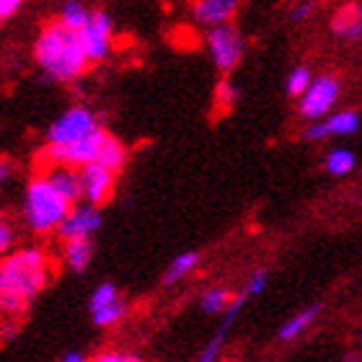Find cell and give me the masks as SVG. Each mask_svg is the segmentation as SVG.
Instances as JSON below:
<instances>
[{
    "label": "cell",
    "instance_id": "cell-1",
    "mask_svg": "<svg viewBox=\"0 0 362 362\" xmlns=\"http://www.w3.org/2000/svg\"><path fill=\"white\" fill-rule=\"evenodd\" d=\"M106 129L98 114L86 104H73L47 127L42 163H70L86 166L96 160L98 145L104 140Z\"/></svg>",
    "mask_w": 362,
    "mask_h": 362
},
{
    "label": "cell",
    "instance_id": "cell-2",
    "mask_svg": "<svg viewBox=\"0 0 362 362\" xmlns=\"http://www.w3.org/2000/svg\"><path fill=\"white\" fill-rule=\"evenodd\" d=\"M54 277V262L39 246H21L0 259V316H23Z\"/></svg>",
    "mask_w": 362,
    "mask_h": 362
},
{
    "label": "cell",
    "instance_id": "cell-3",
    "mask_svg": "<svg viewBox=\"0 0 362 362\" xmlns=\"http://www.w3.org/2000/svg\"><path fill=\"white\" fill-rule=\"evenodd\" d=\"M34 65L52 83H76L88 73L93 62L88 60L81 31L68 29L62 21H49L39 29L34 39Z\"/></svg>",
    "mask_w": 362,
    "mask_h": 362
},
{
    "label": "cell",
    "instance_id": "cell-4",
    "mask_svg": "<svg viewBox=\"0 0 362 362\" xmlns=\"http://www.w3.org/2000/svg\"><path fill=\"white\" fill-rule=\"evenodd\" d=\"M65 192L54 184L49 176L42 171L26 184L21 199V220L34 235H52L60 230L62 220L68 218L70 207H73Z\"/></svg>",
    "mask_w": 362,
    "mask_h": 362
},
{
    "label": "cell",
    "instance_id": "cell-5",
    "mask_svg": "<svg viewBox=\"0 0 362 362\" xmlns=\"http://www.w3.org/2000/svg\"><path fill=\"white\" fill-rule=\"evenodd\" d=\"M204 42H207L210 60L215 62V68L220 73H230V70L238 68V62L243 60V52H246L243 34L235 29L233 23H223V26L207 29V39Z\"/></svg>",
    "mask_w": 362,
    "mask_h": 362
},
{
    "label": "cell",
    "instance_id": "cell-6",
    "mask_svg": "<svg viewBox=\"0 0 362 362\" xmlns=\"http://www.w3.org/2000/svg\"><path fill=\"white\" fill-rule=\"evenodd\" d=\"M88 316L96 329H114L127 318V300L114 282H101L88 298Z\"/></svg>",
    "mask_w": 362,
    "mask_h": 362
},
{
    "label": "cell",
    "instance_id": "cell-7",
    "mask_svg": "<svg viewBox=\"0 0 362 362\" xmlns=\"http://www.w3.org/2000/svg\"><path fill=\"white\" fill-rule=\"evenodd\" d=\"M339 93H341V88L337 78H332V76L313 78V83L308 86V90L298 98V101H300V114L310 122L324 119L326 114L334 109V104L339 101Z\"/></svg>",
    "mask_w": 362,
    "mask_h": 362
},
{
    "label": "cell",
    "instance_id": "cell-8",
    "mask_svg": "<svg viewBox=\"0 0 362 362\" xmlns=\"http://www.w3.org/2000/svg\"><path fill=\"white\" fill-rule=\"evenodd\" d=\"M81 39H83L86 54L88 60L96 65V62H104L114 49V21L112 16L104 13V11H93L86 23L81 29Z\"/></svg>",
    "mask_w": 362,
    "mask_h": 362
},
{
    "label": "cell",
    "instance_id": "cell-9",
    "mask_svg": "<svg viewBox=\"0 0 362 362\" xmlns=\"http://www.w3.org/2000/svg\"><path fill=\"white\" fill-rule=\"evenodd\" d=\"M117 174L109 166H101L96 160H90L86 166H81V181H83V202L104 207L112 202L114 192H117Z\"/></svg>",
    "mask_w": 362,
    "mask_h": 362
},
{
    "label": "cell",
    "instance_id": "cell-10",
    "mask_svg": "<svg viewBox=\"0 0 362 362\" xmlns=\"http://www.w3.org/2000/svg\"><path fill=\"white\" fill-rule=\"evenodd\" d=\"M101 226H104L101 207L81 199V202H76L70 207L68 218L62 220L57 235H60L62 241H65V238H93V235L101 230Z\"/></svg>",
    "mask_w": 362,
    "mask_h": 362
},
{
    "label": "cell",
    "instance_id": "cell-11",
    "mask_svg": "<svg viewBox=\"0 0 362 362\" xmlns=\"http://www.w3.org/2000/svg\"><path fill=\"white\" fill-rule=\"evenodd\" d=\"M360 129V117L355 112H329L324 119H316L305 132L308 140H329V137H349Z\"/></svg>",
    "mask_w": 362,
    "mask_h": 362
},
{
    "label": "cell",
    "instance_id": "cell-12",
    "mask_svg": "<svg viewBox=\"0 0 362 362\" xmlns=\"http://www.w3.org/2000/svg\"><path fill=\"white\" fill-rule=\"evenodd\" d=\"M238 13V0H194L192 16L199 26H223L230 23Z\"/></svg>",
    "mask_w": 362,
    "mask_h": 362
},
{
    "label": "cell",
    "instance_id": "cell-13",
    "mask_svg": "<svg viewBox=\"0 0 362 362\" xmlns=\"http://www.w3.org/2000/svg\"><path fill=\"white\" fill-rule=\"evenodd\" d=\"M42 171H45L73 202H81V199H83V181H81V168L78 166H70V163H45Z\"/></svg>",
    "mask_w": 362,
    "mask_h": 362
},
{
    "label": "cell",
    "instance_id": "cell-14",
    "mask_svg": "<svg viewBox=\"0 0 362 362\" xmlns=\"http://www.w3.org/2000/svg\"><path fill=\"white\" fill-rule=\"evenodd\" d=\"M93 262V238H65L62 241V264L70 272L83 274Z\"/></svg>",
    "mask_w": 362,
    "mask_h": 362
},
{
    "label": "cell",
    "instance_id": "cell-15",
    "mask_svg": "<svg viewBox=\"0 0 362 362\" xmlns=\"http://www.w3.org/2000/svg\"><path fill=\"white\" fill-rule=\"evenodd\" d=\"M332 29L341 39H360L362 37V8L349 3L334 13Z\"/></svg>",
    "mask_w": 362,
    "mask_h": 362
},
{
    "label": "cell",
    "instance_id": "cell-16",
    "mask_svg": "<svg viewBox=\"0 0 362 362\" xmlns=\"http://www.w3.org/2000/svg\"><path fill=\"white\" fill-rule=\"evenodd\" d=\"M96 163L114 168V171H122L124 163H127V145L122 143L119 137H114L112 132H106L104 140H101V145H98Z\"/></svg>",
    "mask_w": 362,
    "mask_h": 362
},
{
    "label": "cell",
    "instance_id": "cell-17",
    "mask_svg": "<svg viewBox=\"0 0 362 362\" xmlns=\"http://www.w3.org/2000/svg\"><path fill=\"white\" fill-rule=\"evenodd\" d=\"M197 267H199V254H197V251H184V254H179V257L166 267L160 282H163L166 287L179 285V282H184V279L189 277V274H194Z\"/></svg>",
    "mask_w": 362,
    "mask_h": 362
},
{
    "label": "cell",
    "instance_id": "cell-18",
    "mask_svg": "<svg viewBox=\"0 0 362 362\" xmlns=\"http://www.w3.org/2000/svg\"><path fill=\"white\" fill-rule=\"evenodd\" d=\"M316 316H318V305L303 308L300 313H295L290 321H285V324L279 326V339L293 341V339H298V337H303V334L310 329V324H313V318H316Z\"/></svg>",
    "mask_w": 362,
    "mask_h": 362
},
{
    "label": "cell",
    "instance_id": "cell-19",
    "mask_svg": "<svg viewBox=\"0 0 362 362\" xmlns=\"http://www.w3.org/2000/svg\"><path fill=\"white\" fill-rule=\"evenodd\" d=\"M235 295L226 287H207L199 298V308L207 313V316H223L228 308H230V303H233Z\"/></svg>",
    "mask_w": 362,
    "mask_h": 362
},
{
    "label": "cell",
    "instance_id": "cell-20",
    "mask_svg": "<svg viewBox=\"0 0 362 362\" xmlns=\"http://www.w3.org/2000/svg\"><path fill=\"white\" fill-rule=\"evenodd\" d=\"M90 13H93V11H88L81 0H65V3H62V8H60V13H57V21H62L68 29L81 31L86 23H88Z\"/></svg>",
    "mask_w": 362,
    "mask_h": 362
},
{
    "label": "cell",
    "instance_id": "cell-21",
    "mask_svg": "<svg viewBox=\"0 0 362 362\" xmlns=\"http://www.w3.org/2000/svg\"><path fill=\"white\" fill-rule=\"evenodd\" d=\"M326 171L332 176H347L355 171V153L349 151V148H334V151L326 153Z\"/></svg>",
    "mask_w": 362,
    "mask_h": 362
},
{
    "label": "cell",
    "instance_id": "cell-22",
    "mask_svg": "<svg viewBox=\"0 0 362 362\" xmlns=\"http://www.w3.org/2000/svg\"><path fill=\"white\" fill-rule=\"evenodd\" d=\"M313 83V76H310L308 68H295L290 76H287V93L293 98H300L305 90H308V86Z\"/></svg>",
    "mask_w": 362,
    "mask_h": 362
},
{
    "label": "cell",
    "instance_id": "cell-23",
    "mask_svg": "<svg viewBox=\"0 0 362 362\" xmlns=\"http://www.w3.org/2000/svg\"><path fill=\"white\" fill-rule=\"evenodd\" d=\"M235 101H238V88L230 81H220L218 88H215V106L220 112H230Z\"/></svg>",
    "mask_w": 362,
    "mask_h": 362
},
{
    "label": "cell",
    "instance_id": "cell-24",
    "mask_svg": "<svg viewBox=\"0 0 362 362\" xmlns=\"http://www.w3.org/2000/svg\"><path fill=\"white\" fill-rule=\"evenodd\" d=\"M16 249V226L0 212V259Z\"/></svg>",
    "mask_w": 362,
    "mask_h": 362
},
{
    "label": "cell",
    "instance_id": "cell-25",
    "mask_svg": "<svg viewBox=\"0 0 362 362\" xmlns=\"http://www.w3.org/2000/svg\"><path fill=\"white\" fill-rule=\"evenodd\" d=\"M21 332V316H0V344L11 341Z\"/></svg>",
    "mask_w": 362,
    "mask_h": 362
},
{
    "label": "cell",
    "instance_id": "cell-26",
    "mask_svg": "<svg viewBox=\"0 0 362 362\" xmlns=\"http://www.w3.org/2000/svg\"><path fill=\"white\" fill-rule=\"evenodd\" d=\"M93 360L96 362H137L140 355L127 352V349H101V352H96Z\"/></svg>",
    "mask_w": 362,
    "mask_h": 362
},
{
    "label": "cell",
    "instance_id": "cell-27",
    "mask_svg": "<svg viewBox=\"0 0 362 362\" xmlns=\"http://www.w3.org/2000/svg\"><path fill=\"white\" fill-rule=\"evenodd\" d=\"M264 287H267V272H254V274H251L249 277V282H246V287H243V290H246V293L251 295V298H254V295H262L264 293Z\"/></svg>",
    "mask_w": 362,
    "mask_h": 362
},
{
    "label": "cell",
    "instance_id": "cell-28",
    "mask_svg": "<svg viewBox=\"0 0 362 362\" xmlns=\"http://www.w3.org/2000/svg\"><path fill=\"white\" fill-rule=\"evenodd\" d=\"M23 6V0H0V21L11 18L13 13H18V8Z\"/></svg>",
    "mask_w": 362,
    "mask_h": 362
},
{
    "label": "cell",
    "instance_id": "cell-29",
    "mask_svg": "<svg viewBox=\"0 0 362 362\" xmlns=\"http://www.w3.org/2000/svg\"><path fill=\"white\" fill-rule=\"evenodd\" d=\"M11 176H13V166H11L8 160L0 158V197H3V189H6V184L11 181Z\"/></svg>",
    "mask_w": 362,
    "mask_h": 362
},
{
    "label": "cell",
    "instance_id": "cell-30",
    "mask_svg": "<svg viewBox=\"0 0 362 362\" xmlns=\"http://www.w3.org/2000/svg\"><path fill=\"white\" fill-rule=\"evenodd\" d=\"M310 11H313V3L310 0H305V3H300V6L293 11V21H305L310 16Z\"/></svg>",
    "mask_w": 362,
    "mask_h": 362
},
{
    "label": "cell",
    "instance_id": "cell-31",
    "mask_svg": "<svg viewBox=\"0 0 362 362\" xmlns=\"http://www.w3.org/2000/svg\"><path fill=\"white\" fill-rule=\"evenodd\" d=\"M60 362H86L83 349H65L60 355Z\"/></svg>",
    "mask_w": 362,
    "mask_h": 362
}]
</instances>
